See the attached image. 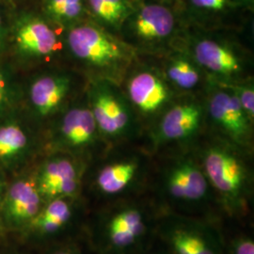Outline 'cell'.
Returning a JSON list of instances; mask_svg holds the SVG:
<instances>
[{"instance_id": "cell-1", "label": "cell", "mask_w": 254, "mask_h": 254, "mask_svg": "<svg viewBox=\"0 0 254 254\" xmlns=\"http://www.w3.org/2000/svg\"><path fill=\"white\" fill-rule=\"evenodd\" d=\"M159 209L147 194L95 206L88 227L94 254H140L156 239Z\"/></svg>"}, {"instance_id": "cell-2", "label": "cell", "mask_w": 254, "mask_h": 254, "mask_svg": "<svg viewBox=\"0 0 254 254\" xmlns=\"http://www.w3.org/2000/svg\"><path fill=\"white\" fill-rule=\"evenodd\" d=\"M239 148L236 144H212L202 150L199 161L222 218L243 222L254 208V186Z\"/></svg>"}, {"instance_id": "cell-3", "label": "cell", "mask_w": 254, "mask_h": 254, "mask_svg": "<svg viewBox=\"0 0 254 254\" xmlns=\"http://www.w3.org/2000/svg\"><path fill=\"white\" fill-rule=\"evenodd\" d=\"M148 195L162 211L216 220L222 218L200 161L191 156L179 157L167 166Z\"/></svg>"}, {"instance_id": "cell-4", "label": "cell", "mask_w": 254, "mask_h": 254, "mask_svg": "<svg viewBox=\"0 0 254 254\" xmlns=\"http://www.w3.org/2000/svg\"><path fill=\"white\" fill-rule=\"evenodd\" d=\"M156 240L171 254H225L220 220L159 210Z\"/></svg>"}, {"instance_id": "cell-5", "label": "cell", "mask_w": 254, "mask_h": 254, "mask_svg": "<svg viewBox=\"0 0 254 254\" xmlns=\"http://www.w3.org/2000/svg\"><path fill=\"white\" fill-rule=\"evenodd\" d=\"M142 165L137 157H125L101 165L91 181L95 206L147 194L141 184Z\"/></svg>"}, {"instance_id": "cell-6", "label": "cell", "mask_w": 254, "mask_h": 254, "mask_svg": "<svg viewBox=\"0 0 254 254\" xmlns=\"http://www.w3.org/2000/svg\"><path fill=\"white\" fill-rule=\"evenodd\" d=\"M83 173L81 163L73 156L58 154L46 159L34 177L46 202L58 198L81 197Z\"/></svg>"}, {"instance_id": "cell-7", "label": "cell", "mask_w": 254, "mask_h": 254, "mask_svg": "<svg viewBox=\"0 0 254 254\" xmlns=\"http://www.w3.org/2000/svg\"><path fill=\"white\" fill-rule=\"evenodd\" d=\"M67 42L77 59L98 67H109L126 58L124 48L113 38L92 25L73 27Z\"/></svg>"}, {"instance_id": "cell-8", "label": "cell", "mask_w": 254, "mask_h": 254, "mask_svg": "<svg viewBox=\"0 0 254 254\" xmlns=\"http://www.w3.org/2000/svg\"><path fill=\"white\" fill-rule=\"evenodd\" d=\"M44 203L35 177H25L13 182L5 190L0 208L8 224L22 227L30 225Z\"/></svg>"}, {"instance_id": "cell-9", "label": "cell", "mask_w": 254, "mask_h": 254, "mask_svg": "<svg viewBox=\"0 0 254 254\" xmlns=\"http://www.w3.org/2000/svg\"><path fill=\"white\" fill-rule=\"evenodd\" d=\"M209 111L232 142L243 149L250 146V119L247 118L248 115L236 95L224 91L217 92L210 101Z\"/></svg>"}, {"instance_id": "cell-10", "label": "cell", "mask_w": 254, "mask_h": 254, "mask_svg": "<svg viewBox=\"0 0 254 254\" xmlns=\"http://www.w3.org/2000/svg\"><path fill=\"white\" fill-rule=\"evenodd\" d=\"M98 129L91 110L75 108L69 110L62 121L57 141L61 148L82 152L97 141Z\"/></svg>"}, {"instance_id": "cell-11", "label": "cell", "mask_w": 254, "mask_h": 254, "mask_svg": "<svg viewBox=\"0 0 254 254\" xmlns=\"http://www.w3.org/2000/svg\"><path fill=\"white\" fill-rule=\"evenodd\" d=\"M81 201V197L47 200L29 227L45 238L60 236L73 225Z\"/></svg>"}, {"instance_id": "cell-12", "label": "cell", "mask_w": 254, "mask_h": 254, "mask_svg": "<svg viewBox=\"0 0 254 254\" xmlns=\"http://www.w3.org/2000/svg\"><path fill=\"white\" fill-rule=\"evenodd\" d=\"M14 43L20 54L42 58L57 49L58 38L48 24L38 17H24L14 29Z\"/></svg>"}, {"instance_id": "cell-13", "label": "cell", "mask_w": 254, "mask_h": 254, "mask_svg": "<svg viewBox=\"0 0 254 254\" xmlns=\"http://www.w3.org/2000/svg\"><path fill=\"white\" fill-rule=\"evenodd\" d=\"M201 111L196 105H180L164 117L155 136L157 145L183 142L195 136L200 127Z\"/></svg>"}, {"instance_id": "cell-14", "label": "cell", "mask_w": 254, "mask_h": 254, "mask_svg": "<svg viewBox=\"0 0 254 254\" xmlns=\"http://www.w3.org/2000/svg\"><path fill=\"white\" fill-rule=\"evenodd\" d=\"M69 89L70 79L65 75L41 76L30 86V103L39 115L47 116L63 104Z\"/></svg>"}, {"instance_id": "cell-15", "label": "cell", "mask_w": 254, "mask_h": 254, "mask_svg": "<svg viewBox=\"0 0 254 254\" xmlns=\"http://www.w3.org/2000/svg\"><path fill=\"white\" fill-rule=\"evenodd\" d=\"M91 112L103 136L119 137L126 134L129 126L127 110L113 95L98 92L93 99Z\"/></svg>"}, {"instance_id": "cell-16", "label": "cell", "mask_w": 254, "mask_h": 254, "mask_svg": "<svg viewBox=\"0 0 254 254\" xmlns=\"http://www.w3.org/2000/svg\"><path fill=\"white\" fill-rule=\"evenodd\" d=\"M129 95L136 108L146 113H151L161 108L169 97V92L163 82L153 73H138L128 86Z\"/></svg>"}, {"instance_id": "cell-17", "label": "cell", "mask_w": 254, "mask_h": 254, "mask_svg": "<svg viewBox=\"0 0 254 254\" xmlns=\"http://www.w3.org/2000/svg\"><path fill=\"white\" fill-rule=\"evenodd\" d=\"M174 27V17L170 9L161 5L142 7L134 20V29L145 40H159L169 36Z\"/></svg>"}, {"instance_id": "cell-18", "label": "cell", "mask_w": 254, "mask_h": 254, "mask_svg": "<svg viewBox=\"0 0 254 254\" xmlns=\"http://www.w3.org/2000/svg\"><path fill=\"white\" fill-rule=\"evenodd\" d=\"M194 53L199 64L215 73L232 74L240 70L236 55L213 41H201L195 46Z\"/></svg>"}, {"instance_id": "cell-19", "label": "cell", "mask_w": 254, "mask_h": 254, "mask_svg": "<svg viewBox=\"0 0 254 254\" xmlns=\"http://www.w3.org/2000/svg\"><path fill=\"white\" fill-rule=\"evenodd\" d=\"M28 146V136L18 124L6 123L0 126V163L15 162L26 154Z\"/></svg>"}, {"instance_id": "cell-20", "label": "cell", "mask_w": 254, "mask_h": 254, "mask_svg": "<svg viewBox=\"0 0 254 254\" xmlns=\"http://www.w3.org/2000/svg\"><path fill=\"white\" fill-rule=\"evenodd\" d=\"M93 13L110 25H119L128 13L126 0H89Z\"/></svg>"}, {"instance_id": "cell-21", "label": "cell", "mask_w": 254, "mask_h": 254, "mask_svg": "<svg viewBox=\"0 0 254 254\" xmlns=\"http://www.w3.org/2000/svg\"><path fill=\"white\" fill-rule=\"evenodd\" d=\"M170 79L182 89H192L200 80L196 68L185 60L173 62L168 69Z\"/></svg>"}, {"instance_id": "cell-22", "label": "cell", "mask_w": 254, "mask_h": 254, "mask_svg": "<svg viewBox=\"0 0 254 254\" xmlns=\"http://www.w3.org/2000/svg\"><path fill=\"white\" fill-rule=\"evenodd\" d=\"M47 12L59 20H72L82 12V0H46Z\"/></svg>"}, {"instance_id": "cell-23", "label": "cell", "mask_w": 254, "mask_h": 254, "mask_svg": "<svg viewBox=\"0 0 254 254\" xmlns=\"http://www.w3.org/2000/svg\"><path fill=\"white\" fill-rule=\"evenodd\" d=\"M225 254H254V238L250 233L240 232L227 241Z\"/></svg>"}, {"instance_id": "cell-24", "label": "cell", "mask_w": 254, "mask_h": 254, "mask_svg": "<svg viewBox=\"0 0 254 254\" xmlns=\"http://www.w3.org/2000/svg\"><path fill=\"white\" fill-rule=\"evenodd\" d=\"M12 96V84L8 71L0 68V115L9 107Z\"/></svg>"}, {"instance_id": "cell-25", "label": "cell", "mask_w": 254, "mask_h": 254, "mask_svg": "<svg viewBox=\"0 0 254 254\" xmlns=\"http://www.w3.org/2000/svg\"><path fill=\"white\" fill-rule=\"evenodd\" d=\"M239 100V103L244 109L246 114L250 118H254V88H241L237 94H236Z\"/></svg>"}, {"instance_id": "cell-26", "label": "cell", "mask_w": 254, "mask_h": 254, "mask_svg": "<svg viewBox=\"0 0 254 254\" xmlns=\"http://www.w3.org/2000/svg\"><path fill=\"white\" fill-rule=\"evenodd\" d=\"M191 3L199 9L218 11L224 9L227 0H190Z\"/></svg>"}, {"instance_id": "cell-27", "label": "cell", "mask_w": 254, "mask_h": 254, "mask_svg": "<svg viewBox=\"0 0 254 254\" xmlns=\"http://www.w3.org/2000/svg\"><path fill=\"white\" fill-rule=\"evenodd\" d=\"M48 254H82L79 246L74 242H67L62 244Z\"/></svg>"}, {"instance_id": "cell-28", "label": "cell", "mask_w": 254, "mask_h": 254, "mask_svg": "<svg viewBox=\"0 0 254 254\" xmlns=\"http://www.w3.org/2000/svg\"><path fill=\"white\" fill-rule=\"evenodd\" d=\"M140 254H171L156 239L152 245Z\"/></svg>"}, {"instance_id": "cell-29", "label": "cell", "mask_w": 254, "mask_h": 254, "mask_svg": "<svg viewBox=\"0 0 254 254\" xmlns=\"http://www.w3.org/2000/svg\"><path fill=\"white\" fill-rule=\"evenodd\" d=\"M5 35H6V32H5V26H4V22H3V18L2 16L0 15V48L4 43V40H5Z\"/></svg>"}, {"instance_id": "cell-30", "label": "cell", "mask_w": 254, "mask_h": 254, "mask_svg": "<svg viewBox=\"0 0 254 254\" xmlns=\"http://www.w3.org/2000/svg\"><path fill=\"white\" fill-rule=\"evenodd\" d=\"M4 193H5V189H4L2 180H1V178H0V205H1V202H2V200H3Z\"/></svg>"}, {"instance_id": "cell-31", "label": "cell", "mask_w": 254, "mask_h": 254, "mask_svg": "<svg viewBox=\"0 0 254 254\" xmlns=\"http://www.w3.org/2000/svg\"><path fill=\"white\" fill-rule=\"evenodd\" d=\"M164 1H168V0H164Z\"/></svg>"}]
</instances>
